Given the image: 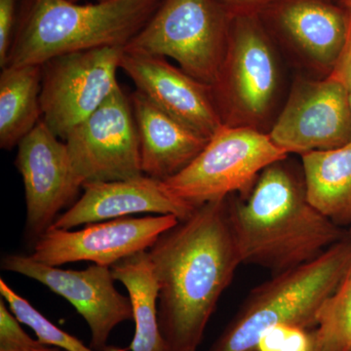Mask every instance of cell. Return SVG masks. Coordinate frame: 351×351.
<instances>
[{"instance_id":"1","label":"cell","mask_w":351,"mask_h":351,"mask_svg":"<svg viewBox=\"0 0 351 351\" xmlns=\"http://www.w3.org/2000/svg\"><path fill=\"white\" fill-rule=\"evenodd\" d=\"M167 351H196L219 298L242 265L226 198L196 208L149 249Z\"/></svg>"},{"instance_id":"2","label":"cell","mask_w":351,"mask_h":351,"mask_svg":"<svg viewBox=\"0 0 351 351\" xmlns=\"http://www.w3.org/2000/svg\"><path fill=\"white\" fill-rule=\"evenodd\" d=\"M283 161L265 168L244 199L226 197L242 263L272 276L311 262L350 234L311 206L304 182Z\"/></svg>"},{"instance_id":"3","label":"cell","mask_w":351,"mask_h":351,"mask_svg":"<svg viewBox=\"0 0 351 351\" xmlns=\"http://www.w3.org/2000/svg\"><path fill=\"white\" fill-rule=\"evenodd\" d=\"M161 1L108 0L78 5L69 0H29L7 66L43 64L78 51L125 48Z\"/></svg>"},{"instance_id":"4","label":"cell","mask_w":351,"mask_h":351,"mask_svg":"<svg viewBox=\"0 0 351 351\" xmlns=\"http://www.w3.org/2000/svg\"><path fill=\"white\" fill-rule=\"evenodd\" d=\"M351 265V234L319 257L274 274L254 288L208 351H256L263 332L286 324L314 329L323 304Z\"/></svg>"},{"instance_id":"5","label":"cell","mask_w":351,"mask_h":351,"mask_svg":"<svg viewBox=\"0 0 351 351\" xmlns=\"http://www.w3.org/2000/svg\"><path fill=\"white\" fill-rule=\"evenodd\" d=\"M233 18L217 0H162L124 49L172 58L184 73L213 88L225 63Z\"/></svg>"},{"instance_id":"6","label":"cell","mask_w":351,"mask_h":351,"mask_svg":"<svg viewBox=\"0 0 351 351\" xmlns=\"http://www.w3.org/2000/svg\"><path fill=\"white\" fill-rule=\"evenodd\" d=\"M287 156L269 134L254 126L223 124L188 167L164 182L173 195L193 207L234 193L244 199L261 173Z\"/></svg>"},{"instance_id":"7","label":"cell","mask_w":351,"mask_h":351,"mask_svg":"<svg viewBox=\"0 0 351 351\" xmlns=\"http://www.w3.org/2000/svg\"><path fill=\"white\" fill-rule=\"evenodd\" d=\"M123 50L103 47L66 53L43 64V121L55 135L64 140L120 86L117 73Z\"/></svg>"},{"instance_id":"8","label":"cell","mask_w":351,"mask_h":351,"mask_svg":"<svg viewBox=\"0 0 351 351\" xmlns=\"http://www.w3.org/2000/svg\"><path fill=\"white\" fill-rule=\"evenodd\" d=\"M278 71L260 15L233 18L228 52L212 89L223 124L262 119L276 95Z\"/></svg>"},{"instance_id":"9","label":"cell","mask_w":351,"mask_h":351,"mask_svg":"<svg viewBox=\"0 0 351 351\" xmlns=\"http://www.w3.org/2000/svg\"><path fill=\"white\" fill-rule=\"evenodd\" d=\"M64 143L82 184L144 176L133 106L120 86L69 132Z\"/></svg>"},{"instance_id":"10","label":"cell","mask_w":351,"mask_h":351,"mask_svg":"<svg viewBox=\"0 0 351 351\" xmlns=\"http://www.w3.org/2000/svg\"><path fill=\"white\" fill-rule=\"evenodd\" d=\"M1 269L34 279L66 299L87 323L94 350H107L113 330L133 320L130 297L117 290L110 267L94 263L84 270L62 269L10 254L2 258Z\"/></svg>"},{"instance_id":"11","label":"cell","mask_w":351,"mask_h":351,"mask_svg":"<svg viewBox=\"0 0 351 351\" xmlns=\"http://www.w3.org/2000/svg\"><path fill=\"white\" fill-rule=\"evenodd\" d=\"M15 164L25 186V237L34 245L60 212L75 203L83 184L73 169L66 143L43 121L18 145Z\"/></svg>"},{"instance_id":"12","label":"cell","mask_w":351,"mask_h":351,"mask_svg":"<svg viewBox=\"0 0 351 351\" xmlns=\"http://www.w3.org/2000/svg\"><path fill=\"white\" fill-rule=\"evenodd\" d=\"M179 221L173 215H158L110 219L89 223L80 230L50 228L34 243L29 257L51 267L92 262L112 267L123 258L149 250L160 234Z\"/></svg>"},{"instance_id":"13","label":"cell","mask_w":351,"mask_h":351,"mask_svg":"<svg viewBox=\"0 0 351 351\" xmlns=\"http://www.w3.org/2000/svg\"><path fill=\"white\" fill-rule=\"evenodd\" d=\"M287 154L331 151L351 143V94L328 77L295 85L269 134Z\"/></svg>"},{"instance_id":"14","label":"cell","mask_w":351,"mask_h":351,"mask_svg":"<svg viewBox=\"0 0 351 351\" xmlns=\"http://www.w3.org/2000/svg\"><path fill=\"white\" fill-rule=\"evenodd\" d=\"M120 69L157 108L208 140L223 125L212 87L165 58L124 49Z\"/></svg>"},{"instance_id":"15","label":"cell","mask_w":351,"mask_h":351,"mask_svg":"<svg viewBox=\"0 0 351 351\" xmlns=\"http://www.w3.org/2000/svg\"><path fill=\"white\" fill-rule=\"evenodd\" d=\"M83 195L51 228L76 226L130 217L133 214L173 215L181 221L196 208L171 193L165 182L147 176L120 181L84 182Z\"/></svg>"},{"instance_id":"16","label":"cell","mask_w":351,"mask_h":351,"mask_svg":"<svg viewBox=\"0 0 351 351\" xmlns=\"http://www.w3.org/2000/svg\"><path fill=\"white\" fill-rule=\"evenodd\" d=\"M263 14L314 64L332 71L346 43L348 9L330 0H278Z\"/></svg>"},{"instance_id":"17","label":"cell","mask_w":351,"mask_h":351,"mask_svg":"<svg viewBox=\"0 0 351 351\" xmlns=\"http://www.w3.org/2000/svg\"><path fill=\"white\" fill-rule=\"evenodd\" d=\"M130 98L143 174L161 181L179 174L199 156L209 140L157 108L138 90Z\"/></svg>"},{"instance_id":"18","label":"cell","mask_w":351,"mask_h":351,"mask_svg":"<svg viewBox=\"0 0 351 351\" xmlns=\"http://www.w3.org/2000/svg\"><path fill=\"white\" fill-rule=\"evenodd\" d=\"M306 199L341 228H351V143L302 154Z\"/></svg>"},{"instance_id":"19","label":"cell","mask_w":351,"mask_h":351,"mask_svg":"<svg viewBox=\"0 0 351 351\" xmlns=\"http://www.w3.org/2000/svg\"><path fill=\"white\" fill-rule=\"evenodd\" d=\"M43 64L7 66L0 75V147L20 144L43 117Z\"/></svg>"},{"instance_id":"20","label":"cell","mask_w":351,"mask_h":351,"mask_svg":"<svg viewBox=\"0 0 351 351\" xmlns=\"http://www.w3.org/2000/svg\"><path fill=\"white\" fill-rule=\"evenodd\" d=\"M115 281L125 286L133 306L135 334L130 351H167L158 321V286L149 252L123 258L112 267Z\"/></svg>"},{"instance_id":"21","label":"cell","mask_w":351,"mask_h":351,"mask_svg":"<svg viewBox=\"0 0 351 351\" xmlns=\"http://www.w3.org/2000/svg\"><path fill=\"white\" fill-rule=\"evenodd\" d=\"M313 336L315 351H351V265L321 307Z\"/></svg>"},{"instance_id":"22","label":"cell","mask_w":351,"mask_h":351,"mask_svg":"<svg viewBox=\"0 0 351 351\" xmlns=\"http://www.w3.org/2000/svg\"><path fill=\"white\" fill-rule=\"evenodd\" d=\"M0 294L16 317L22 324L31 328L43 345L55 346L66 351H96L91 348V346L84 345L76 337L53 324L43 313H39L36 307L32 306L31 302L16 293L3 278H0ZM106 351L125 350L110 346Z\"/></svg>"},{"instance_id":"23","label":"cell","mask_w":351,"mask_h":351,"mask_svg":"<svg viewBox=\"0 0 351 351\" xmlns=\"http://www.w3.org/2000/svg\"><path fill=\"white\" fill-rule=\"evenodd\" d=\"M256 351H314L313 331L292 325H277L263 332Z\"/></svg>"},{"instance_id":"24","label":"cell","mask_w":351,"mask_h":351,"mask_svg":"<svg viewBox=\"0 0 351 351\" xmlns=\"http://www.w3.org/2000/svg\"><path fill=\"white\" fill-rule=\"evenodd\" d=\"M1 298L0 301V350H19L43 346L24 331L19 319Z\"/></svg>"},{"instance_id":"25","label":"cell","mask_w":351,"mask_h":351,"mask_svg":"<svg viewBox=\"0 0 351 351\" xmlns=\"http://www.w3.org/2000/svg\"><path fill=\"white\" fill-rule=\"evenodd\" d=\"M17 0H0V66L5 68L12 47Z\"/></svg>"},{"instance_id":"26","label":"cell","mask_w":351,"mask_h":351,"mask_svg":"<svg viewBox=\"0 0 351 351\" xmlns=\"http://www.w3.org/2000/svg\"><path fill=\"white\" fill-rule=\"evenodd\" d=\"M348 11V25L346 43L328 76L341 83L351 94V11Z\"/></svg>"},{"instance_id":"27","label":"cell","mask_w":351,"mask_h":351,"mask_svg":"<svg viewBox=\"0 0 351 351\" xmlns=\"http://www.w3.org/2000/svg\"><path fill=\"white\" fill-rule=\"evenodd\" d=\"M233 17L261 15L278 0H217Z\"/></svg>"},{"instance_id":"28","label":"cell","mask_w":351,"mask_h":351,"mask_svg":"<svg viewBox=\"0 0 351 351\" xmlns=\"http://www.w3.org/2000/svg\"><path fill=\"white\" fill-rule=\"evenodd\" d=\"M0 351H66L59 348H50L48 346H34V348H19V350H0Z\"/></svg>"},{"instance_id":"29","label":"cell","mask_w":351,"mask_h":351,"mask_svg":"<svg viewBox=\"0 0 351 351\" xmlns=\"http://www.w3.org/2000/svg\"><path fill=\"white\" fill-rule=\"evenodd\" d=\"M341 3L348 10L351 11V0H341Z\"/></svg>"},{"instance_id":"30","label":"cell","mask_w":351,"mask_h":351,"mask_svg":"<svg viewBox=\"0 0 351 351\" xmlns=\"http://www.w3.org/2000/svg\"><path fill=\"white\" fill-rule=\"evenodd\" d=\"M69 1H71V2H76V1H78V0H69ZM97 1H98V2H101V1H108V0H97Z\"/></svg>"},{"instance_id":"31","label":"cell","mask_w":351,"mask_h":351,"mask_svg":"<svg viewBox=\"0 0 351 351\" xmlns=\"http://www.w3.org/2000/svg\"><path fill=\"white\" fill-rule=\"evenodd\" d=\"M348 232H350V234H351V228H350V230H348Z\"/></svg>"},{"instance_id":"32","label":"cell","mask_w":351,"mask_h":351,"mask_svg":"<svg viewBox=\"0 0 351 351\" xmlns=\"http://www.w3.org/2000/svg\"><path fill=\"white\" fill-rule=\"evenodd\" d=\"M314 351H315V350H314Z\"/></svg>"}]
</instances>
